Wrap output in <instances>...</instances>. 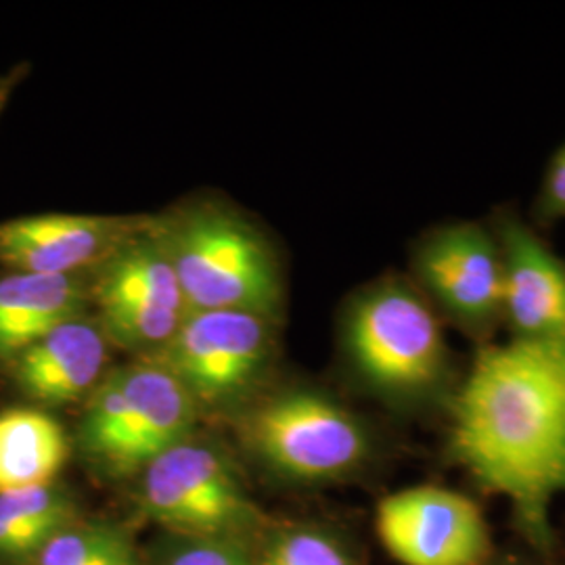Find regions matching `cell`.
<instances>
[{"mask_svg":"<svg viewBox=\"0 0 565 565\" xmlns=\"http://www.w3.org/2000/svg\"><path fill=\"white\" fill-rule=\"evenodd\" d=\"M448 450L543 536L548 509L565 494V348H482L452 401Z\"/></svg>","mask_w":565,"mask_h":565,"instance_id":"cell-1","label":"cell"},{"mask_svg":"<svg viewBox=\"0 0 565 565\" xmlns=\"http://www.w3.org/2000/svg\"><path fill=\"white\" fill-rule=\"evenodd\" d=\"M348 356L366 384L390 396L436 390L448 369V345L438 312L424 291L385 281L350 306L343 323Z\"/></svg>","mask_w":565,"mask_h":565,"instance_id":"cell-2","label":"cell"},{"mask_svg":"<svg viewBox=\"0 0 565 565\" xmlns=\"http://www.w3.org/2000/svg\"><path fill=\"white\" fill-rule=\"evenodd\" d=\"M189 312L243 310L273 317L281 300L279 270L266 243L243 221L198 210L162 226Z\"/></svg>","mask_w":565,"mask_h":565,"instance_id":"cell-3","label":"cell"},{"mask_svg":"<svg viewBox=\"0 0 565 565\" xmlns=\"http://www.w3.org/2000/svg\"><path fill=\"white\" fill-rule=\"evenodd\" d=\"M245 434L275 471L294 480H327L363 463L369 438L343 406L310 390H291L258 406Z\"/></svg>","mask_w":565,"mask_h":565,"instance_id":"cell-4","label":"cell"},{"mask_svg":"<svg viewBox=\"0 0 565 565\" xmlns=\"http://www.w3.org/2000/svg\"><path fill=\"white\" fill-rule=\"evenodd\" d=\"M145 513L184 539H233L254 522L239 478L223 455L184 440L145 467Z\"/></svg>","mask_w":565,"mask_h":565,"instance_id":"cell-5","label":"cell"},{"mask_svg":"<svg viewBox=\"0 0 565 565\" xmlns=\"http://www.w3.org/2000/svg\"><path fill=\"white\" fill-rule=\"evenodd\" d=\"M270 354V317L243 310L189 312L149 361L166 366L198 404H223L256 382Z\"/></svg>","mask_w":565,"mask_h":565,"instance_id":"cell-6","label":"cell"},{"mask_svg":"<svg viewBox=\"0 0 565 565\" xmlns=\"http://www.w3.org/2000/svg\"><path fill=\"white\" fill-rule=\"evenodd\" d=\"M422 289L450 323L486 335L503 321L505 268L499 239L473 223L434 231L415 254Z\"/></svg>","mask_w":565,"mask_h":565,"instance_id":"cell-7","label":"cell"},{"mask_svg":"<svg viewBox=\"0 0 565 565\" xmlns=\"http://www.w3.org/2000/svg\"><path fill=\"white\" fill-rule=\"evenodd\" d=\"M375 525L387 553L404 565H482L492 548L482 509L440 486L385 497Z\"/></svg>","mask_w":565,"mask_h":565,"instance_id":"cell-8","label":"cell"},{"mask_svg":"<svg viewBox=\"0 0 565 565\" xmlns=\"http://www.w3.org/2000/svg\"><path fill=\"white\" fill-rule=\"evenodd\" d=\"M137 226L118 218L41 214L0 223V264L13 273L76 277L105 263Z\"/></svg>","mask_w":565,"mask_h":565,"instance_id":"cell-9","label":"cell"},{"mask_svg":"<svg viewBox=\"0 0 565 565\" xmlns=\"http://www.w3.org/2000/svg\"><path fill=\"white\" fill-rule=\"evenodd\" d=\"M503 252V323L511 340L565 348V264L520 221L497 235Z\"/></svg>","mask_w":565,"mask_h":565,"instance_id":"cell-10","label":"cell"},{"mask_svg":"<svg viewBox=\"0 0 565 565\" xmlns=\"http://www.w3.org/2000/svg\"><path fill=\"white\" fill-rule=\"evenodd\" d=\"M126 396V436L114 471H137L189 440L198 401L160 363L145 361L116 371Z\"/></svg>","mask_w":565,"mask_h":565,"instance_id":"cell-11","label":"cell"},{"mask_svg":"<svg viewBox=\"0 0 565 565\" xmlns=\"http://www.w3.org/2000/svg\"><path fill=\"white\" fill-rule=\"evenodd\" d=\"M107 338L102 324L70 319L25 348L13 363V380L34 403L60 406L81 401L102 380Z\"/></svg>","mask_w":565,"mask_h":565,"instance_id":"cell-12","label":"cell"},{"mask_svg":"<svg viewBox=\"0 0 565 565\" xmlns=\"http://www.w3.org/2000/svg\"><path fill=\"white\" fill-rule=\"evenodd\" d=\"M84 303L78 277L11 273L0 279V359L13 361L55 327L82 317Z\"/></svg>","mask_w":565,"mask_h":565,"instance_id":"cell-13","label":"cell"},{"mask_svg":"<svg viewBox=\"0 0 565 565\" xmlns=\"http://www.w3.org/2000/svg\"><path fill=\"white\" fill-rule=\"evenodd\" d=\"M95 298L102 306H147L184 312L181 282L160 228L132 233L102 263Z\"/></svg>","mask_w":565,"mask_h":565,"instance_id":"cell-14","label":"cell"},{"mask_svg":"<svg viewBox=\"0 0 565 565\" xmlns=\"http://www.w3.org/2000/svg\"><path fill=\"white\" fill-rule=\"evenodd\" d=\"M67 459L65 431L34 408L0 413V494L53 482Z\"/></svg>","mask_w":565,"mask_h":565,"instance_id":"cell-15","label":"cell"},{"mask_svg":"<svg viewBox=\"0 0 565 565\" xmlns=\"http://www.w3.org/2000/svg\"><path fill=\"white\" fill-rule=\"evenodd\" d=\"M72 499L46 484L0 494V559L34 557L57 532L72 524Z\"/></svg>","mask_w":565,"mask_h":565,"instance_id":"cell-16","label":"cell"},{"mask_svg":"<svg viewBox=\"0 0 565 565\" xmlns=\"http://www.w3.org/2000/svg\"><path fill=\"white\" fill-rule=\"evenodd\" d=\"M126 436V396L118 373L105 377L88 396L82 419V446L97 461L116 469Z\"/></svg>","mask_w":565,"mask_h":565,"instance_id":"cell-17","label":"cell"},{"mask_svg":"<svg viewBox=\"0 0 565 565\" xmlns=\"http://www.w3.org/2000/svg\"><path fill=\"white\" fill-rule=\"evenodd\" d=\"M103 333L107 340L118 343L132 352H147L153 356L162 350L166 343L179 331L184 312L118 303V306H102Z\"/></svg>","mask_w":565,"mask_h":565,"instance_id":"cell-18","label":"cell"},{"mask_svg":"<svg viewBox=\"0 0 565 565\" xmlns=\"http://www.w3.org/2000/svg\"><path fill=\"white\" fill-rule=\"evenodd\" d=\"M135 551L128 536L107 524L67 525L32 557V565H93Z\"/></svg>","mask_w":565,"mask_h":565,"instance_id":"cell-19","label":"cell"},{"mask_svg":"<svg viewBox=\"0 0 565 565\" xmlns=\"http://www.w3.org/2000/svg\"><path fill=\"white\" fill-rule=\"evenodd\" d=\"M260 565H352L342 546L315 530H294L268 546Z\"/></svg>","mask_w":565,"mask_h":565,"instance_id":"cell-20","label":"cell"},{"mask_svg":"<svg viewBox=\"0 0 565 565\" xmlns=\"http://www.w3.org/2000/svg\"><path fill=\"white\" fill-rule=\"evenodd\" d=\"M160 565H254L228 539H184L166 551Z\"/></svg>","mask_w":565,"mask_h":565,"instance_id":"cell-21","label":"cell"},{"mask_svg":"<svg viewBox=\"0 0 565 565\" xmlns=\"http://www.w3.org/2000/svg\"><path fill=\"white\" fill-rule=\"evenodd\" d=\"M543 210L548 216H565V145L548 166L543 186Z\"/></svg>","mask_w":565,"mask_h":565,"instance_id":"cell-22","label":"cell"},{"mask_svg":"<svg viewBox=\"0 0 565 565\" xmlns=\"http://www.w3.org/2000/svg\"><path fill=\"white\" fill-rule=\"evenodd\" d=\"M23 78H25V65H18L11 72L0 76V116L7 109V105H9L11 97H13V90L20 86V82Z\"/></svg>","mask_w":565,"mask_h":565,"instance_id":"cell-23","label":"cell"},{"mask_svg":"<svg viewBox=\"0 0 565 565\" xmlns=\"http://www.w3.org/2000/svg\"><path fill=\"white\" fill-rule=\"evenodd\" d=\"M93 565H141L139 564V559H137V553L135 551H128V553H121V555H116V557H109V559H103L99 564Z\"/></svg>","mask_w":565,"mask_h":565,"instance_id":"cell-24","label":"cell"}]
</instances>
